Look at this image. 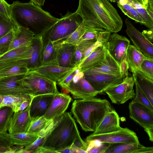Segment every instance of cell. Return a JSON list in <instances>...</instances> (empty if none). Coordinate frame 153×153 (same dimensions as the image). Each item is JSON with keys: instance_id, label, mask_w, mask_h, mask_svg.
<instances>
[{"instance_id": "b9f144b4", "label": "cell", "mask_w": 153, "mask_h": 153, "mask_svg": "<svg viewBox=\"0 0 153 153\" xmlns=\"http://www.w3.org/2000/svg\"><path fill=\"white\" fill-rule=\"evenodd\" d=\"M136 10L142 19L144 25L148 29L153 28V19L148 14L145 8L136 9Z\"/></svg>"}, {"instance_id": "cb8c5ba5", "label": "cell", "mask_w": 153, "mask_h": 153, "mask_svg": "<svg viewBox=\"0 0 153 153\" xmlns=\"http://www.w3.org/2000/svg\"><path fill=\"white\" fill-rule=\"evenodd\" d=\"M108 42L105 45L99 46L94 50L77 66L80 71L83 72L89 69L99 63L104 58Z\"/></svg>"}, {"instance_id": "d6986e66", "label": "cell", "mask_w": 153, "mask_h": 153, "mask_svg": "<svg viewBox=\"0 0 153 153\" xmlns=\"http://www.w3.org/2000/svg\"><path fill=\"white\" fill-rule=\"evenodd\" d=\"M55 94H48L33 97L30 104L29 112L32 120L45 115Z\"/></svg>"}, {"instance_id": "8d00e7d4", "label": "cell", "mask_w": 153, "mask_h": 153, "mask_svg": "<svg viewBox=\"0 0 153 153\" xmlns=\"http://www.w3.org/2000/svg\"><path fill=\"white\" fill-rule=\"evenodd\" d=\"M17 27L14 21L7 20L0 15V38L15 30Z\"/></svg>"}, {"instance_id": "681fc988", "label": "cell", "mask_w": 153, "mask_h": 153, "mask_svg": "<svg viewBox=\"0 0 153 153\" xmlns=\"http://www.w3.org/2000/svg\"><path fill=\"white\" fill-rule=\"evenodd\" d=\"M142 33L148 40L153 44V28L143 30Z\"/></svg>"}, {"instance_id": "d6a6232c", "label": "cell", "mask_w": 153, "mask_h": 153, "mask_svg": "<svg viewBox=\"0 0 153 153\" xmlns=\"http://www.w3.org/2000/svg\"><path fill=\"white\" fill-rule=\"evenodd\" d=\"M117 5L122 12L136 22L143 25V21L135 9L130 5L127 0H118Z\"/></svg>"}, {"instance_id": "ac0fdd59", "label": "cell", "mask_w": 153, "mask_h": 153, "mask_svg": "<svg viewBox=\"0 0 153 153\" xmlns=\"http://www.w3.org/2000/svg\"><path fill=\"white\" fill-rule=\"evenodd\" d=\"M43 44L41 36H34L31 41L28 58L23 61L29 71H33L42 65Z\"/></svg>"}, {"instance_id": "f546056e", "label": "cell", "mask_w": 153, "mask_h": 153, "mask_svg": "<svg viewBox=\"0 0 153 153\" xmlns=\"http://www.w3.org/2000/svg\"><path fill=\"white\" fill-rule=\"evenodd\" d=\"M29 71L27 63L21 60L0 68V78L26 74Z\"/></svg>"}, {"instance_id": "277c9868", "label": "cell", "mask_w": 153, "mask_h": 153, "mask_svg": "<svg viewBox=\"0 0 153 153\" xmlns=\"http://www.w3.org/2000/svg\"><path fill=\"white\" fill-rule=\"evenodd\" d=\"M80 136L74 120L70 113L65 112L59 117L41 147L57 153L59 150L71 147Z\"/></svg>"}, {"instance_id": "11a10c76", "label": "cell", "mask_w": 153, "mask_h": 153, "mask_svg": "<svg viewBox=\"0 0 153 153\" xmlns=\"http://www.w3.org/2000/svg\"><path fill=\"white\" fill-rule=\"evenodd\" d=\"M35 4L40 7L43 6L45 0H30Z\"/></svg>"}, {"instance_id": "d590c367", "label": "cell", "mask_w": 153, "mask_h": 153, "mask_svg": "<svg viewBox=\"0 0 153 153\" xmlns=\"http://www.w3.org/2000/svg\"><path fill=\"white\" fill-rule=\"evenodd\" d=\"M138 70L148 78L153 79V58L146 57L143 60Z\"/></svg>"}, {"instance_id": "ab89813d", "label": "cell", "mask_w": 153, "mask_h": 153, "mask_svg": "<svg viewBox=\"0 0 153 153\" xmlns=\"http://www.w3.org/2000/svg\"><path fill=\"white\" fill-rule=\"evenodd\" d=\"M84 30V24L82 22L79 27L62 43H69L75 45L79 42Z\"/></svg>"}, {"instance_id": "9c48e42d", "label": "cell", "mask_w": 153, "mask_h": 153, "mask_svg": "<svg viewBox=\"0 0 153 153\" xmlns=\"http://www.w3.org/2000/svg\"><path fill=\"white\" fill-rule=\"evenodd\" d=\"M86 141L87 143L97 141L100 143L109 144L140 143L136 133L127 128H122L118 131L106 134H91L87 137Z\"/></svg>"}, {"instance_id": "7a4b0ae2", "label": "cell", "mask_w": 153, "mask_h": 153, "mask_svg": "<svg viewBox=\"0 0 153 153\" xmlns=\"http://www.w3.org/2000/svg\"><path fill=\"white\" fill-rule=\"evenodd\" d=\"M10 6L16 25L29 30L35 36H40L59 19L31 1L26 3L16 1Z\"/></svg>"}, {"instance_id": "83f0119b", "label": "cell", "mask_w": 153, "mask_h": 153, "mask_svg": "<svg viewBox=\"0 0 153 153\" xmlns=\"http://www.w3.org/2000/svg\"><path fill=\"white\" fill-rule=\"evenodd\" d=\"M146 57L134 45H130L126 56L128 70L131 72L136 70H139L141 63Z\"/></svg>"}, {"instance_id": "bcb514c9", "label": "cell", "mask_w": 153, "mask_h": 153, "mask_svg": "<svg viewBox=\"0 0 153 153\" xmlns=\"http://www.w3.org/2000/svg\"><path fill=\"white\" fill-rule=\"evenodd\" d=\"M71 146L82 149L87 152L88 144L82 140L80 136L75 140Z\"/></svg>"}, {"instance_id": "4dcf8cb0", "label": "cell", "mask_w": 153, "mask_h": 153, "mask_svg": "<svg viewBox=\"0 0 153 153\" xmlns=\"http://www.w3.org/2000/svg\"><path fill=\"white\" fill-rule=\"evenodd\" d=\"M7 137L12 145L25 147L34 141L39 137L38 133L26 132L7 133Z\"/></svg>"}, {"instance_id": "44dd1931", "label": "cell", "mask_w": 153, "mask_h": 153, "mask_svg": "<svg viewBox=\"0 0 153 153\" xmlns=\"http://www.w3.org/2000/svg\"><path fill=\"white\" fill-rule=\"evenodd\" d=\"M153 153V147H146L140 143H110L104 153Z\"/></svg>"}, {"instance_id": "52a82bcc", "label": "cell", "mask_w": 153, "mask_h": 153, "mask_svg": "<svg viewBox=\"0 0 153 153\" xmlns=\"http://www.w3.org/2000/svg\"><path fill=\"white\" fill-rule=\"evenodd\" d=\"M134 84L133 76H128L122 82L109 87L104 92L108 95L112 103L123 104L134 98L135 93L133 87Z\"/></svg>"}, {"instance_id": "5bb4252c", "label": "cell", "mask_w": 153, "mask_h": 153, "mask_svg": "<svg viewBox=\"0 0 153 153\" xmlns=\"http://www.w3.org/2000/svg\"><path fill=\"white\" fill-rule=\"evenodd\" d=\"M25 74L0 78V94L2 95H29L28 90L20 81Z\"/></svg>"}, {"instance_id": "f907efd6", "label": "cell", "mask_w": 153, "mask_h": 153, "mask_svg": "<svg viewBox=\"0 0 153 153\" xmlns=\"http://www.w3.org/2000/svg\"><path fill=\"white\" fill-rule=\"evenodd\" d=\"M31 100H27L23 101L20 105L17 112H22L26 109L30 105Z\"/></svg>"}, {"instance_id": "680465c9", "label": "cell", "mask_w": 153, "mask_h": 153, "mask_svg": "<svg viewBox=\"0 0 153 153\" xmlns=\"http://www.w3.org/2000/svg\"><path fill=\"white\" fill-rule=\"evenodd\" d=\"M111 2H115L117 0H109Z\"/></svg>"}, {"instance_id": "ba28073f", "label": "cell", "mask_w": 153, "mask_h": 153, "mask_svg": "<svg viewBox=\"0 0 153 153\" xmlns=\"http://www.w3.org/2000/svg\"><path fill=\"white\" fill-rule=\"evenodd\" d=\"M108 44V50L110 54L121 67L128 71L126 56L130 45V41L126 37L114 33L111 35Z\"/></svg>"}, {"instance_id": "ffe728a7", "label": "cell", "mask_w": 153, "mask_h": 153, "mask_svg": "<svg viewBox=\"0 0 153 153\" xmlns=\"http://www.w3.org/2000/svg\"><path fill=\"white\" fill-rule=\"evenodd\" d=\"M29 106L21 112H14L9 123V134L27 132L32 121L30 115Z\"/></svg>"}, {"instance_id": "db71d44e", "label": "cell", "mask_w": 153, "mask_h": 153, "mask_svg": "<svg viewBox=\"0 0 153 153\" xmlns=\"http://www.w3.org/2000/svg\"><path fill=\"white\" fill-rule=\"evenodd\" d=\"M7 134L0 133V141L10 143L6 135Z\"/></svg>"}, {"instance_id": "4316f807", "label": "cell", "mask_w": 153, "mask_h": 153, "mask_svg": "<svg viewBox=\"0 0 153 153\" xmlns=\"http://www.w3.org/2000/svg\"><path fill=\"white\" fill-rule=\"evenodd\" d=\"M34 36L27 29L18 26L14 31L13 38L8 51L30 44Z\"/></svg>"}, {"instance_id": "7dc6e473", "label": "cell", "mask_w": 153, "mask_h": 153, "mask_svg": "<svg viewBox=\"0 0 153 153\" xmlns=\"http://www.w3.org/2000/svg\"><path fill=\"white\" fill-rule=\"evenodd\" d=\"M75 71V70L57 84L63 89H65L67 88L71 82L74 76L76 74Z\"/></svg>"}, {"instance_id": "9a60e30c", "label": "cell", "mask_w": 153, "mask_h": 153, "mask_svg": "<svg viewBox=\"0 0 153 153\" xmlns=\"http://www.w3.org/2000/svg\"><path fill=\"white\" fill-rule=\"evenodd\" d=\"M77 68V66L73 68L64 67L55 63L42 65L33 71L56 82L57 84Z\"/></svg>"}, {"instance_id": "816d5d0a", "label": "cell", "mask_w": 153, "mask_h": 153, "mask_svg": "<svg viewBox=\"0 0 153 153\" xmlns=\"http://www.w3.org/2000/svg\"><path fill=\"white\" fill-rule=\"evenodd\" d=\"M84 74L83 72L80 71L76 74L73 77L71 82L74 83L77 82L81 78L84 77Z\"/></svg>"}, {"instance_id": "7402d4cb", "label": "cell", "mask_w": 153, "mask_h": 153, "mask_svg": "<svg viewBox=\"0 0 153 153\" xmlns=\"http://www.w3.org/2000/svg\"><path fill=\"white\" fill-rule=\"evenodd\" d=\"M122 128L120 126L119 116L113 109L105 115L92 134H98L109 133L118 131Z\"/></svg>"}, {"instance_id": "f1b7e54d", "label": "cell", "mask_w": 153, "mask_h": 153, "mask_svg": "<svg viewBox=\"0 0 153 153\" xmlns=\"http://www.w3.org/2000/svg\"><path fill=\"white\" fill-rule=\"evenodd\" d=\"M33 97L28 94L3 95L0 94V108L4 107H8L11 108L14 112H17L23 101L31 100Z\"/></svg>"}, {"instance_id": "c3c4849f", "label": "cell", "mask_w": 153, "mask_h": 153, "mask_svg": "<svg viewBox=\"0 0 153 153\" xmlns=\"http://www.w3.org/2000/svg\"><path fill=\"white\" fill-rule=\"evenodd\" d=\"M13 146L9 143L0 141V153H13Z\"/></svg>"}, {"instance_id": "8fae6325", "label": "cell", "mask_w": 153, "mask_h": 153, "mask_svg": "<svg viewBox=\"0 0 153 153\" xmlns=\"http://www.w3.org/2000/svg\"><path fill=\"white\" fill-rule=\"evenodd\" d=\"M126 32L134 46L145 56L153 58V44L132 24L128 18L125 19Z\"/></svg>"}, {"instance_id": "4fadbf2b", "label": "cell", "mask_w": 153, "mask_h": 153, "mask_svg": "<svg viewBox=\"0 0 153 153\" xmlns=\"http://www.w3.org/2000/svg\"><path fill=\"white\" fill-rule=\"evenodd\" d=\"M129 116L144 129L153 127V111L133 100L129 104Z\"/></svg>"}, {"instance_id": "f35d334b", "label": "cell", "mask_w": 153, "mask_h": 153, "mask_svg": "<svg viewBox=\"0 0 153 153\" xmlns=\"http://www.w3.org/2000/svg\"><path fill=\"white\" fill-rule=\"evenodd\" d=\"M84 32L79 42L82 40L97 39L104 29L101 28H92L84 25Z\"/></svg>"}, {"instance_id": "484cf974", "label": "cell", "mask_w": 153, "mask_h": 153, "mask_svg": "<svg viewBox=\"0 0 153 153\" xmlns=\"http://www.w3.org/2000/svg\"><path fill=\"white\" fill-rule=\"evenodd\" d=\"M135 84L139 87L153 105V79L146 76L138 70L132 72Z\"/></svg>"}, {"instance_id": "5b68a950", "label": "cell", "mask_w": 153, "mask_h": 153, "mask_svg": "<svg viewBox=\"0 0 153 153\" xmlns=\"http://www.w3.org/2000/svg\"><path fill=\"white\" fill-rule=\"evenodd\" d=\"M82 22V19L76 11L68 12L40 35L43 43L50 41L53 44L62 43Z\"/></svg>"}, {"instance_id": "603a6c76", "label": "cell", "mask_w": 153, "mask_h": 153, "mask_svg": "<svg viewBox=\"0 0 153 153\" xmlns=\"http://www.w3.org/2000/svg\"><path fill=\"white\" fill-rule=\"evenodd\" d=\"M31 42L27 45L17 48L8 51L0 56V68L17 61L28 58Z\"/></svg>"}, {"instance_id": "6f0895ef", "label": "cell", "mask_w": 153, "mask_h": 153, "mask_svg": "<svg viewBox=\"0 0 153 153\" xmlns=\"http://www.w3.org/2000/svg\"><path fill=\"white\" fill-rule=\"evenodd\" d=\"M143 1L145 5H146L147 4L148 0H143Z\"/></svg>"}, {"instance_id": "ee69618b", "label": "cell", "mask_w": 153, "mask_h": 153, "mask_svg": "<svg viewBox=\"0 0 153 153\" xmlns=\"http://www.w3.org/2000/svg\"><path fill=\"white\" fill-rule=\"evenodd\" d=\"M98 146L94 145L92 142L87 143L88 147L87 150L88 153H104L109 146V143H101Z\"/></svg>"}, {"instance_id": "60d3db41", "label": "cell", "mask_w": 153, "mask_h": 153, "mask_svg": "<svg viewBox=\"0 0 153 153\" xmlns=\"http://www.w3.org/2000/svg\"><path fill=\"white\" fill-rule=\"evenodd\" d=\"M135 84V96L133 100L153 111V105L151 104L146 97L142 92L137 85Z\"/></svg>"}, {"instance_id": "6da1fadb", "label": "cell", "mask_w": 153, "mask_h": 153, "mask_svg": "<svg viewBox=\"0 0 153 153\" xmlns=\"http://www.w3.org/2000/svg\"><path fill=\"white\" fill-rule=\"evenodd\" d=\"M76 11L85 27L111 33L118 32L122 27V19L109 0H79Z\"/></svg>"}, {"instance_id": "836d02e7", "label": "cell", "mask_w": 153, "mask_h": 153, "mask_svg": "<svg viewBox=\"0 0 153 153\" xmlns=\"http://www.w3.org/2000/svg\"><path fill=\"white\" fill-rule=\"evenodd\" d=\"M14 112L9 107L6 106L0 108V133H7L9 122Z\"/></svg>"}, {"instance_id": "2e32d148", "label": "cell", "mask_w": 153, "mask_h": 153, "mask_svg": "<svg viewBox=\"0 0 153 153\" xmlns=\"http://www.w3.org/2000/svg\"><path fill=\"white\" fill-rule=\"evenodd\" d=\"M71 100L69 95L59 92L56 93L44 117L49 120L61 117L65 112Z\"/></svg>"}, {"instance_id": "91938a15", "label": "cell", "mask_w": 153, "mask_h": 153, "mask_svg": "<svg viewBox=\"0 0 153 153\" xmlns=\"http://www.w3.org/2000/svg\"></svg>"}, {"instance_id": "74e56055", "label": "cell", "mask_w": 153, "mask_h": 153, "mask_svg": "<svg viewBox=\"0 0 153 153\" xmlns=\"http://www.w3.org/2000/svg\"><path fill=\"white\" fill-rule=\"evenodd\" d=\"M15 30L11 31L0 38V56L3 55L8 51L13 38Z\"/></svg>"}, {"instance_id": "f5cc1de1", "label": "cell", "mask_w": 153, "mask_h": 153, "mask_svg": "<svg viewBox=\"0 0 153 153\" xmlns=\"http://www.w3.org/2000/svg\"><path fill=\"white\" fill-rule=\"evenodd\" d=\"M144 130L148 134L149 140L152 142L153 141V127L147 128L144 129Z\"/></svg>"}, {"instance_id": "3957f363", "label": "cell", "mask_w": 153, "mask_h": 153, "mask_svg": "<svg viewBox=\"0 0 153 153\" xmlns=\"http://www.w3.org/2000/svg\"><path fill=\"white\" fill-rule=\"evenodd\" d=\"M113 109L107 100L94 97L75 100L71 112L83 130L94 132L105 115Z\"/></svg>"}, {"instance_id": "30bf717a", "label": "cell", "mask_w": 153, "mask_h": 153, "mask_svg": "<svg viewBox=\"0 0 153 153\" xmlns=\"http://www.w3.org/2000/svg\"><path fill=\"white\" fill-rule=\"evenodd\" d=\"M128 74L114 75L103 73L84 74V77L99 94L103 93L109 87L122 82Z\"/></svg>"}, {"instance_id": "1f68e13d", "label": "cell", "mask_w": 153, "mask_h": 153, "mask_svg": "<svg viewBox=\"0 0 153 153\" xmlns=\"http://www.w3.org/2000/svg\"><path fill=\"white\" fill-rule=\"evenodd\" d=\"M61 43L53 44L50 41L43 43L42 65L55 63L57 64L56 58L57 50Z\"/></svg>"}, {"instance_id": "e575fe53", "label": "cell", "mask_w": 153, "mask_h": 153, "mask_svg": "<svg viewBox=\"0 0 153 153\" xmlns=\"http://www.w3.org/2000/svg\"><path fill=\"white\" fill-rule=\"evenodd\" d=\"M49 120L47 119L44 116L32 120L26 132L38 133L45 127Z\"/></svg>"}, {"instance_id": "f6af8a7d", "label": "cell", "mask_w": 153, "mask_h": 153, "mask_svg": "<svg viewBox=\"0 0 153 153\" xmlns=\"http://www.w3.org/2000/svg\"><path fill=\"white\" fill-rule=\"evenodd\" d=\"M46 137H39L34 141L23 148L25 150L29 151L30 153H35V151L41 146Z\"/></svg>"}, {"instance_id": "e0dca14e", "label": "cell", "mask_w": 153, "mask_h": 153, "mask_svg": "<svg viewBox=\"0 0 153 153\" xmlns=\"http://www.w3.org/2000/svg\"><path fill=\"white\" fill-rule=\"evenodd\" d=\"M65 89L70 92L74 98L79 99L94 98L99 94L84 77L75 83L71 82Z\"/></svg>"}, {"instance_id": "7bdbcfd3", "label": "cell", "mask_w": 153, "mask_h": 153, "mask_svg": "<svg viewBox=\"0 0 153 153\" xmlns=\"http://www.w3.org/2000/svg\"><path fill=\"white\" fill-rule=\"evenodd\" d=\"M10 5L5 0H0V15L7 20L14 21L12 16Z\"/></svg>"}, {"instance_id": "d4e9b609", "label": "cell", "mask_w": 153, "mask_h": 153, "mask_svg": "<svg viewBox=\"0 0 153 153\" xmlns=\"http://www.w3.org/2000/svg\"><path fill=\"white\" fill-rule=\"evenodd\" d=\"M75 45L71 44L61 43L57 50L56 62L60 66L73 68L72 60Z\"/></svg>"}, {"instance_id": "7c38bea8", "label": "cell", "mask_w": 153, "mask_h": 153, "mask_svg": "<svg viewBox=\"0 0 153 153\" xmlns=\"http://www.w3.org/2000/svg\"><path fill=\"white\" fill-rule=\"evenodd\" d=\"M128 71L121 67L114 59L108 52L107 48L102 60L92 68L83 72L84 74L103 73L118 75L128 74Z\"/></svg>"}, {"instance_id": "8992f818", "label": "cell", "mask_w": 153, "mask_h": 153, "mask_svg": "<svg viewBox=\"0 0 153 153\" xmlns=\"http://www.w3.org/2000/svg\"><path fill=\"white\" fill-rule=\"evenodd\" d=\"M20 81L29 95L33 97L59 92L56 82L33 71H29Z\"/></svg>"}, {"instance_id": "9f6ffc18", "label": "cell", "mask_w": 153, "mask_h": 153, "mask_svg": "<svg viewBox=\"0 0 153 153\" xmlns=\"http://www.w3.org/2000/svg\"><path fill=\"white\" fill-rule=\"evenodd\" d=\"M132 1L134 2L140 3L143 5H145L143 0H129Z\"/></svg>"}]
</instances>
